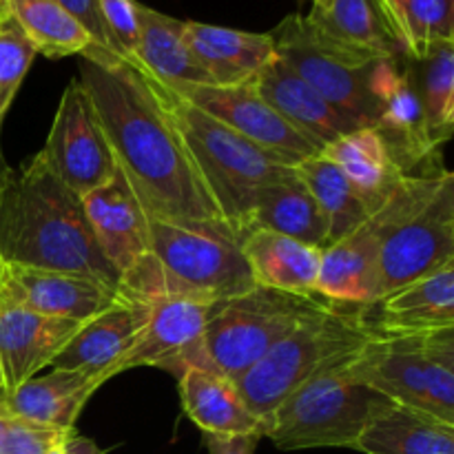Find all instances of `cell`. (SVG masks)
I'll return each mask as SVG.
<instances>
[{
    "instance_id": "8fae6325",
    "label": "cell",
    "mask_w": 454,
    "mask_h": 454,
    "mask_svg": "<svg viewBox=\"0 0 454 454\" xmlns=\"http://www.w3.org/2000/svg\"><path fill=\"white\" fill-rule=\"evenodd\" d=\"M151 255L168 293L220 301L255 286L238 244L149 217Z\"/></svg>"
},
{
    "instance_id": "7402d4cb",
    "label": "cell",
    "mask_w": 454,
    "mask_h": 454,
    "mask_svg": "<svg viewBox=\"0 0 454 454\" xmlns=\"http://www.w3.org/2000/svg\"><path fill=\"white\" fill-rule=\"evenodd\" d=\"M140 35L131 65L162 89L180 93L191 87L211 84L207 71L195 60L184 40V20L160 13L137 3Z\"/></svg>"
},
{
    "instance_id": "603a6c76",
    "label": "cell",
    "mask_w": 454,
    "mask_h": 454,
    "mask_svg": "<svg viewBox=\"0 0 454 454\" xmlns=\"http://www.w3.org/2000/svg\"><path fill=\"white\" fill-rule=\"evenodd\" d=\"M184 40L195 60L208 74L213 87H238L253 82L275 58L270 34H251L184 20Z\"/></svg>"
},
{
    "instance_id": "d4e9b609",
    "label": "cell",
    "mask_w": 454,
    "mask_h": 454,
    "mask_svg": "<svg viewBox=\"0 0 454 454\" xmlns=\"http://www.w3.org/2000/svg\"><path fill=\"white\" fill-rule=\"evenodd\" d=\"M105 381L102 377L53 368L49 375L31 377L12 393L0 395V408L9 419H22L56 430H74L84 403Z\"/></svg>"
},
{
    "instance_id": "ab89813d",
    "label": "cell",
    "mask_w": 454,
    "mask_h": 454,
    "mask_svg": "<svg viewBox=\"0 0 454 454\" xmlns=\"http://www.w3.org/2000/svg\"><path fill=\"white\" fill-rule=\"evenodd\" d=\"M380 3L384 4L386 16H388L395 34H397L399 43H402V16H399V3H402V0H380ZM402 47H403V43H402ZM403 51H406V49H403Z\"/></svg>"
},
{
    "instance_id": "e575fe53",
    "label": "cell",
    "mask_w": 454,
    "mask_h": 454,
    "mask_svg": "<svg viewBox=\"0 0 454 454\" xmlns=\"http://www.w3.org/2000/svg\"><path fill=\"white\" fill-rule=\"evenodd\" d=\"M35 56L38 51L31 40L20 29L16 18L4 9L0 13V131H3L9 106H12L25 75L29 74Z\"/></svg>"
},
{
    "instance_id": "ac0fdd59",
    "label": "cell",
    "mask_w": 454,
    "mask_h": 454,
    "mask_svg": "<svg viewBox=\"0 0 454 454\" xmlns=\"http://www.w3.org/2000/svg\"><path fill=\"white\" fill-rule=\"evenodd\" d=\"M82 207L102 255L120 278L151 251L149 215L120 168L109 182L82 195Z\"/></svg>"
},
{
    "instance_id": "60d3db41",
    "label": "cell",
    "mask_w": 454,
    "mask_h": 454,
    "mask_svg": "<svg viewBox=\"0 0 454 454\" xmlns=\"http://www.w3.org/2000/svg\"><path fill=\"white\" fill-rule=\"evenodd\" d=\"M65 454H98V450L93 448L91 442H87V439H78L75 434H71V439L65 446Z\"/></svg>"
},
{
    "instance_id": "1f68e13d",
    "label": "cell",
    "mask_w": 454,
    "mask_h": 454,
    "mask_svg": "<svg viewBox=\"0 0 454 454\" xmlns=\"http://www.w3.org/2000/svg\"><path fill=\"white\" fill-rule=\"evenodd\" d=\"M7 9L35 51L47 58H93L96 44L56 0H7Z\"/></svg>"
},
{
    "instance_id": "9a60e30c",
    "label": "cell",
    "mask_w": 454,
    "mask_h": 454,
    "mask_svg": "<svg viewBox=\"0 0 454 454\" xmlns=\"http://www.w3.org/2000/svg\"><path fill=\"white\" fill-rule=\"evenodd\" d=\"M118 291L82 275L9 264L0 306H18L44 317L87 322L115 304Z\"/></svg>"
},
{
    "instance_id": "ffe728a7",
    "label": "cell",
    "mask_w": 454,
    "mask_h": 454,
    "mask_svg": "<svg viewBox=\"0 0 454 454\" xmlns=\"http://www.w3.org/2000/svg\"><path fill=\"white\" fill-rule=\"evenodd\" d=\"M142 324L140 304L115 300L114 306L82 322L75 335L51 362L56 371L82 372L109 381L136 341Z\"/></svg>"
},
{
    "instance_id": "cb8c5ba5",
    "label": "cell",
    "mask_w": 454,
    "mask_h": 454,
    "mask_svg": "<svg viewBox=\"0 0 454 454\" xmlns=\"http://www.w3.org/2000/svg\"><path fill=\"white\" fill-rule=\"evenodd\" d=\"M177 375L184 415L204 434H262L264 426L248 411L238 386L208 366L186 364Z\"/></svg>"
},
{
    "instance_id": "836d02e7",
    "label": "cell",
    "mask_w": 454,
    "mask_h": 454,
    "mask_svg": "<svg viewBox=\"0 0 454 454\" xmlns=\"http://www.w3.org/2000/svg\"><path fill=\"white\" fill-rule=\"evenodd\" d=\"M402 43L408 58H421L442 43H454V0H402Z\"/></svg>"
},
{
    "instance_id": "8d00e7d4",
    "label": "cell",
    "mask_w": 454,
    "mask_h": 454,
    "mask_svg": "<svg viewBox=\"0 0 454 454\" xmlns=\"http://www.w3.org/2000/svg\"><path fill=\"white\" fill-rule=\"evenodd\" d=\"M98 3H100L102 20L109 31L115 53L131 65L137 47V35H140L137 3L136 0H98Z\"/></svg>"
},
{
    "instance_id": "3957f363",
    "label": "cell",
    "mask_w": 454,
    "mask_h": 454,
    "mask_svg": "<svg viewBox=\"0 0 454 454\" xmlns=\"http://www.w3.org/2000/svg\"><path fill=\"white\" fill-rule=\"evenodd\" d=\"M153 87L168 118L180 131L213 202L242 244L253 231V213L262 191L282 180L293 168L279 164L273 155L244 140L233 129L217 122L176 93L155 82Z\"/></svg>"
},
{
    "instance_id": "ba28073f",
    "label": "cell",
    "mask_w": 454,
    "mask_h": 454,
    "mask_svg": "<svg viewBox=\"0 0 454 454\" xmlns=\"http://www.w3.org/2000/svg\"><path fill=\"white\" fill-rule=\"evenodd\" d=\"M322 295H297L255 284L213 304L202 333L204 366L235 381L301 322L328 309Z\"/></svg>"
},
{
    "instance_id": "52a82bcc",
    "label": "cell",
    "mask_w": 454,
    "mask_h": 454,
    "mask_svg": "<svg viewBox=\"0 0 454 454\" xmlns=\"http://www.w3.org/2000/svg\"><path fill=\"white\" fill-rule=\"evenodd\" d=\"M270 38L275 56L335 106L353 129H375L380 120V87L390 60L341 47L319 35L301 13L284 18Z\"/></svg>"
},
{
    "instance_id": "8992f818",
    "label": "cell",
    "mask_w": 454,
    "mask_h": 454,
    "mask_svg": "<svg viewBox=\"0 0 454 454\" xmlns=\"http://www.w3.org/2000/svg\"><path fill=\"white\" fill-rule=\"evenodd\" d=\"M344 372L390 403L454 426V328L375 337Z\"/></svg>"
},
{
    "instance_id": "30bf717a",
    "label": "cell",
    "mask_w": 454,
    "mask_h": 454,
    "mask_svg": "<svg viewBox=\"0 0 454 454\" xmlns=\"http://www.w3.org/2000/svg\"><path fill=\"white\" fill-rule=\"evenodd\" d=\"M344 366L322 372L288 395L266 419L264 437L279 450H355L368 421L390 402L368 386L350 380Z\"/></svg>"
},
{
    "instance_id": "4fadbf2b",
    "label": "cell",
    "mask_w": 454,
    "mask_h": 454,
    "mask_svg": "<svg viewBox=\"0 0 454 454\" xmlns=\"http://www.w3.org/2000/svg\"><path fill=\"white\" fill-rule=\"evenodd\" d=\"M176 96L233 129L238 136L273 155L284 167L295 168L304 160L319 155V151L262 98L255 80L238 87L202 84L184 89Z\"/></svg>"
},
{
    "instance_id": "277c9868",
    "label": "cell",
    "mask_w": 454,
    "mask_h": 454,
    "mask_svg": "<svg viewBox=\"0 0 454 454\" xmlns=\"http://www.w3.org/2000/svg\"><path fill=\"white\" fill-rule=\"evenodd\" d=\"M380 229L384 295L454 264V176H403L372 213Z\"/></svg>"
},
{
    "instance_id": "484cf974",
    "label": "cell",
    "mask_w": 454,
    "mask_h": 454,
    "mask_svg": "<svg viewBox=\"0 0 454 454\" xmlns=\"http://www.w3.org/2000/svg\"><path fill=\"white\" fill-rule=\"evenodd\" d=\"M304 20L341 47L380 58H408L380 0H313Z\"/></svg>"
},
{
    "instance_id": "f35d334b",
    "label": "cell",
    "mask_w": 454,
    "mask_h": 454,
    "mask_svg": "<svg viewBox=\"0 0 454 454\" xmlns=\"http://www.w3.org/2000/svg\"><path fill=\"white\" fill-rule=\"evenodd\" d=\"M262 434H235V437H222V434H204V446L208 454H255Z\"/></svg>"
},
{
    "instance_id": "d6986e66",
    "label": "cell",
    "mask_w": 454,
    "mask_h": 454,
    "mask_svg": "<svg viewBox=\"0 0 454 454\" xmlns=\"http://www.w3.org/2000/svg\"><path fill=\"white\" fill-rule=\"evenodd\" d=\"M82 322L0 306V366L7 393L51 366Z\"/></svg>"
},
{
    "instance_id": "83f0119b",
    "label": "cell",
    "mask_w": 454,
    "mask_h": 454,
    "mask_svg": "<svg viewBox=\"0 0 454 454\" xmlns=\"http://www.w3.org/2000/svg\"><path fill=\"white\" fill-rule=\"evenodd\" d=\"M324 158L341 168L357 189L371 213L384 204L406 173L397 167L377 129H355L322 151Z\"/></svg>"
},
{
    "instance_id": "4316f807",
    "label": "cell",
    "mask_w": 454,
    "mask_h": 454,
    "mask_svg": "<svg viewBox=\"0 0 454 454\" xmlns=\"http://www.w3.org/2000/svg\"><path fill=\"white\" fill-rule=\"evenodd\" d=\"M244 260L251 269L253 282L297 295H317L319 262L322 248L273 233L253 229L239 244Z\"/></svg>"
},
{
    "instance_id": "7a4b0ae2",
    "label": "cell",
    "mask_w": 454,
    "mask_h": 454,
    "mask_svg": "<svg viewBox=\"0 0 454 454\" xmlns=\"http://www.w3.org/2000/svg\"><path fill=\"white\" fill-rule=\"evenodd\" d=\"M0 257L7 264L82 275L118 291L120 273L93 238L82 198L58 180L43 153L13 173L0 193Z\"/></svg>"
},
{
    "instance_id": "5bb4252c",
    "label": "cell",
    "mask_w": 454,
    "mask_h": 454,
    "mask_svg": "<svg viewBox=\"0 0 454 454\" xmlns=\"http://www.w3.org/2000/svg\"><path fill=\"white\" fill-rule=\"evenodd\" d=\"M380 105V120L375 129L384 137L397 167L406 176L442 171V151L430 142L424 105L408 58L388 62L381 78Z\"/></svg>"
},
{
    "instance_id": "f6af8a7d",
    "label": "cell",
    "mask_w": 454,
    "mask_h": 454,
    "mask_svg": "<svg viewBox=\"0 0 454 454\" xmlns=\"http://www.w3.org/2000/svg\"><path fill=\"white\" fill-rule=\"evenodd\" d=\"M4 7H7V0H0V13L4 12Z\"/></svg>"
},
{
    "instance_id": "7dc6e473",
    "label": "cell",
    "mask_w": 454,
    "mask_h": 454,
    "mask_svg": "<svg viewBox=\"0 0 454 454\" xmlns=\"http://www.w3.org/2000/svg\"><path fill=\"white\" fill-rule=\"evenodd\" d=\"M310 3H313V0H310Z\"/></svg>"
},
{
    "instance_id": "bcb514c9",
    "label": "cell",
    "mask_w": 454,
    "mask_h": 454,
    "mask_svg": "<svg viewBox=\"0 0 454 454\" xmlns=\"http://www.w3.org/2000/svg\"><path fill=\"white\" fill-rule=\"evenodd\" d=\"M51 454H65V448H62V450H56V452H51Z\"/></svg>"
},
{
    "instance_id": "7c38bea8",
    "label": "cell",
    "mask_w": 454,
    "mask_h": 454,
    "mask_svg": "<svg viewBox=\"0 0 454 454\" xmlns=\"http://www.w3.org/2000/svg\"><path fill=\"white\" fill-rule=\"evenodd\" d=\"M47 167L80 198L109 182L118 171L111 146L78 78L65 89L44 149Z\"/></svg>"
},
{
    "instance_id": "e0dca14e",
    "label": "cell",
    "mask_w": 454,
    "mask_h": 454,
    "mask_svg": "<svg viewBox=\"0 0 454 454\" xmlns=\"http://www.w3.org/2000/svg\"><path fill=\"white\" fill-rule=\"evenodd\" d=\"M315 291L328 304L348 309H364L384 297L375 217L371 215L353 233L324 248Z\"/></svg>"
},
{
    "instance_id": "f1b7e54d",
    "label": "cell",
    "mask_w": 454,
    "mask_h": 454,
    "mask_svg": "<svg viewBox=\"0 0 454 454\" xmlns=\"http://www.w3.org/2000/svg\"><path fill=\"white\" fill-rule=\"evenodd\" d=\"M253 229L273 231L322 251L328 247L326 215L295 168L262 191L253 213Z\"/></svg>"
},
{
    "instance_id": "2e32d148",
    "label": "cell",
    "mask_w": 454,
    "mask_h": 454,
    "mask_svg": "<svg viewBox=\"0 0 454 454\" xmlns=\"http://www.w3.org/2000/svg\"><path fill=\"white\" fill-rule=\"evenodd\" d=\"M359 317L380 337L454 328V264L386 293L375 304L359 309Z\"/></svg>"
},
{
    "instance_id": "ee69618b",
    "label": "cell",
    "mask_w": 454,
    "mask_h": 454,
    "mask_svg": "<svg viewBox=\"0 0 454 454\" xmlns=\"http://www.w3.org/2000/svg\"><path fill=\"white\" fill-rule=\"evenodd\" d=\"M7 393V388H4V375H3V366H0V395Z\"/></svg>"
},
{
    "instance_id": "44dd1931",
    "label": "cell",
    "mask_w": 454,
    "mask_h": 454,
    "mask_svg": "<svg viewBox=\"0 0 454 454\" xmlns=\"http://www.w3.org/2000/svg\"><path fill=\"white\" fill-rule=\"evenodd\" d=\"M255 84L262 98L319 153L337 137L355 131L335 106L328 105L306 80H301L278 56L260 71Z\"/></svg>"
},
{
    "instance_id": "5b68a950",
    "label": "cell",
    "mask_w": 454,
    "mask_h": 454,
    "mask_svg": "<svg viewBox=\"0 0 454 454\" xmlns=\"http://www.w3.org/2000/svg\"><path fill=\"white\" fill-rule=\"evenodd\" d=\"M375 337L380 335L366 328L359 309L328 306L278 341L235 386L248 411L264 426L288 395L322 372L344 366Z\"/></svg>"
},
{
    "instance_id": "d6a6232c",
    "label": "cell",
    "mask_w": 454,
    "mask_h": 454,
    "mask_svg": "<svg viewBox=\"0 0 454 454\" xmlns=\"http://www.w3.org/2000/svg\"><path fill=\"white\" fill-rule=\"evenodd\" d=\"M430 142L442 151L454 129V43L434 44L421 58H408Z\"/></svg>"
},
{
    "instance_id": "7bdbcfd3",
    "label": "cell",
    "mask_w": 454,
    "mask_h": 454,
    "mask_svg": "<svg viewBox=\"0 0 454 454\" xmlns=\"http://www.w3.org/2000/svg\"><path fill=\"white\" fill-rule=\"evenodd\" d=\"M7 275H9V264L0 257V295H3L4 284H7Z\"/></svg>"
},
{
    "instance_id": "9c48e42d",
    "label": "cell",
    "mask_w": 454,
    "mask_h": 454,
    "mask_svg": "<svg viewBox=\"0 0 454 454\" xmlns=\"http://www.w3.org/2000/svg\"><path fill=\"white\" fill-rule=\"evenodd\" d=\"M120 300L140 304L142 324L118 375L142 366L177 372L186 364L204 366L202 333L215 301L168 293L151 251L120 278Z\"/></svg>"
},
{
    "instance_id": "c3c4849f",
    "label": "cell",
    "mask_w": 454,
    "mask_h": 454,
    "mask_svg": "<svg viewBox=\"0 0 454 454\" xmlns=\"http://www.w3.org/2000/svg\"><path fill=\"white\" fill-rule=\"evenodd\" d=\"M0 454H3V452H0Z\"/></svg>"
},
{
    "instance_id": "6da1fadb",
    "label": "cell",
    "mask_w": 454,
    "mask_h": 454,
    "mask_svg": "<svg viewBox=\"0 0 454 454\" xmlns=\"http://www.w3.org/2000/svg\"><path fill=\"white\" fill-rule=\"evenodd\" d=\"M78 82L89 93L115 164L146 215L239 247L153 82L120 58H82Z\"/></svg>"
},
{
    "instance_id": "4dcf8cb0",
    "label": "cell",
    "mask_w": 454,
    "mask_h": 454,
    "mask_svg": "<svg viewBox=\"0 0 454 454\" xmlns=\"http://www.w3.org/2000/svg\"><path fill=\"white\" fill-rule=\"evenodd\" d=\"M295 171L326 215L328 247L353 233L372 215L368 204L350 184L348 177L341 173V168L322 153L297 164Z\"/></svg>"
},
{
    "instance_id": "74e56055",
    "label": "cell",
    "mask_w": 454,
    "mask_h": 454,
    "mask_svg": "<svg viewBox=\"0 0 454 454\" xmlns=\"http://www.w3.org/2000/svg\"><path fill=\"white\" fill-rule=\"evenodd\" d=\"M80 27L89 34V38L93 40L96 44L98 53L93 58H87V60H96V62H109L118 58L115 53L114 44H111L109 31H106L105 20H102V12H100V3L98 0H56ZM122 60V58H120Z\"/></svg>"
},
{
    "instance_id": "f546056e",
    "label": "cell",
    "mask_w": 454,
    "mask_h": 454,
    "mask_svg": "<svg viewBox=\"0 0 454 454\" xmlns=\"http://www.w3.org/2000/svg\"><path fill=\"white\" fill-rule=\"evenodd\" d=\"M364 454H454V426L411 408L386 403L359 434Z\"/></svg>"
},
{
    "instance_id": "b9f144b4",
    "label": "cell",
    "mask_w": 454,
    "mask_h": 454,
    "mask_svg": "<svg viewBox=\"0 0 454 454\" xmlns=\"http://www.w3.org/2000/svg\"><path fill=\"white\" fill-rule=\"evenodd\" d=\"M12 177H13V171H12V167L7 164V160H4L3 146H0V193H3L4 186L12 182Z\"/></svg>"
},
{
    "instance_id": "d590c367",
    "label": "cell",
    "mask_w": 454,
    "mask_h": 454,
    "mask_svg": "<svg viewBox=\"0 0 454 454\" xmlns=\"http://www.w3.org/2000/svg\"><path fill=\"white\" fill-rule=\"evenodd\" d=\"M74 430H56L47 426L29 424L22 419H7L0 430L3 454H51L62 450Z\"/></svg>"
}]
</instances>
